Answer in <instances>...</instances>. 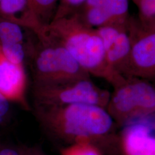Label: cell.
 <instances>
[{
    "label": "cell",
    "instance_id": "18",
    "mask_svg": "<svg viewBox=\"0 0 155 155\" xmlns=\"http://www.w3.org/2000/svg\"><path fill=\"white\" fill-rule=\"evenodd\" d=\"M0 155H22V148L11 145H0Z\"/></svg>",
    "mask_w": 155,
    "mask_h": 155
},
{
    "label": "cell",
    "instance_id": "3",
    "mask_svg": "<svg viewBox=\"0 0 155 155\" xmlns=\"http://www.w3.org/2000/svg\"><path fill=\"white\" fill-rule=\"evenodd\" d=\"M27 60L29 61L33 84H52L90 79L89 73L45 27L39 33L33 32L27 45Z\"/></svg>",
    "mask_w": 155,
    "mask_h": 155
},
{
    "label": "cell",
    "instance_id": "6",
    "mask_svg": "<svg viewBox=\"0 0 155 155\" xmlns=\"http://www.w3.org/2000/svg\"><path fill=\"white\" fill-rule=\"evenodd\" d=\"M127 31L130 54L127 77L152 82L155 79V28H146L138 18L129 17Z\"/></svg>",
    "mask_w": 155,
    "mask_h": 155
},
{
    "label": "cell",
    "instance_id": "17",
    "mask_svg": "<svg viewBox=\"0 0 155 155\" xmlns=\"http://www.w3.org/2000/svg\"><path fill=\"white\" fill-rule=\"evenodd\" d=\"M11 102L0 93V125H5L11 117Z\"/></svg>",
    "mask_w": 155,
    "mask_h": 155
},
{
    "label": "cell",
    "instance_id": "2",
    "mask_svg": "<svg viewBox=\"0 0 155 155\" xmlns=\"http://www.w3.org/2000/svg\"><path fill=\"white\" fill-rule=\"evenodd\" d=\"M44 27L90 75L105 79L113 87L124 81L125 77L109 63L103 42L96 29L83 24L74 14L52 21Z\"/></svg>",
    "mask_w": 155,
    "mask_h": 155
},
{
    "label": "cell",
    "instance_id": "4",
    "mask_svg": "<svg viewBox=\"0 0 155 155\" xmlns=\"http://www.w3.org/2000/svg\"><path fill=\"white\" fill-rule=\"evenodd\" d=\"M110 93L106 110L117 127L155 115V89L150 82L127 77Z\"/></svg>",
    "mask_w": 155,
    "mask_h": 155
},
{
    "label": "cell",
    "instance_id": "19",
    "mask_svg": "<svg viewBox=\"0 0 155 155\" xmlns=\"http://www.w3.org/2000/svg\"><path fill=\"white\" fill-rule=\"evenodd\" d=\"M22 155H46L39 147L22 148Z\"/></svg>",
    "mask_w": 155,
    "mask_h": 155
},
{
    "label": "cell",
    "instance_id": "15",
    "mask_svg": "<svg viewBox=\"0 0 155 155\" xmlns=\"http://www.w3.org/2000/svg\"><path fill=\"white\" fill-rule=\"evenodd\" d=\"M61 155H104L102 152L92 144L80 143L61 147Z\"/></svg>",
    "mask_w": 155,
    "mask_h": 155
},
{
    "label": "cell",
    "instance_id": "8",
    "mask_svg": "<svg viewBox=\"0 0 155 155\" xmlns=\"http://www.w3.org/2000/svg\"><path fill=\"white\" fill-rule=\"evenodd\" d=\"M155 116L130 122L118 134V155H155Z\"/></svg>",
    "mask_w": 155,
    "mask_h": 155
},
{
    "label": "cell",
    "instance_id": "16",
    "mask_svg": "<svg viewBox=\"0 0 155 155\" xmlns=\"http://www.w3.org/2000/svg\"><path fill=\"white\" fill-rule=\"evenodd\" d=\"M85 0H59L52 21L72 15Z\"/></svg>",
    "mask_w": 155,
    "mask_h": 155
},
{
    "label": "cell",
    "instance_id": "11",
    "mask_svg": "<svg viewBox=\"0 0 155 155\" xmlns=\"http://www.w3.org/2000/svg\"><path fill=\"white\" fill-rule=\"evenodd\" d=\"M32 31L17 24L0 19V49L10 61L24 64Z\"/></svg>",
    "mask_w": 155,
    "mask_h": 155
},
{
    "label": "cell",
    "instance_id": "13",
    "mask_svg": "<svg viewBox=\"0 0 155 155\" xmlns=\"http://www.w3.org/2000/svg\"><path fill=\"white\" fill-rule=\"evenodd\" d=\"M31 11L42 27L52 21L59 0H28Z\"/></svg>",
    "mask_w": 155,
    "mask_h": 155
},
{
    "label": "cell",
    "instance_id": "1",
    "mask_svg": "<svg viewBox=\"0 0 155 155\" xmlns=\"http://www.w3.org/2000/svg\"><path fill=\"white\" fill-rule=\"evenodd\" d=\"M33 111L45 132L63 147L86 143L96 147L104 155L119 154L116 125L105 109L79 104L34 105Z\"/></svg>",
    "mask_w": 155,
    "mask_h": 155
},
{
    "label": "cell",
    "instance_id": "5",
    "mask_svg": "<svg viewBox=\"0 0 155 155\" xmlns=\"http://www.w3.org/2000/svg\"><path fill=\"white\" fill-rule=\"evenodd\" d=\"M110 92L94 84L91 79L52 84H33L34 105L89 104L105 109Z\"/></svg>",
    "mask_w": 155,
    "mask_h": 155
},
{
    "label": "cell",
    "instance_id": "14",
    "mask_svg": "<svg viewBox=\"0 0 155 155\" xmlns=\"http://www.w3.org/2000/svg\"><path fill=\"white\" fill-rule=\"evenodd\" d=\"M139 11L138 20L146 28H155V0H132Z\"/></svg>",
    "mask_w": 155,
    "mask_h": 155
},
{
    "label": "cell",
    "instance_id": "9",
    "mask_svg": "<svg viewBox=\"0 0 155 155\" xmlns=\"http://www.w3.org/2000/svg\"><path fill=\"white\" fill-rule=\"evenodd\" d=\"M127 21L95 29L103 42L109 63L117 72L124 77L127 75L130 54Z\"/></svg>",
    "mask_w": 155,
    "mask_h": 155
},
{
    "label": "cell",
    "instance_id": "12",
    "mask_svg": "<svg viewBox=\"0 0 155 155\" xmlns=\"http://www.w3.org/2000/svg\"><path fill=\"white\" fill-rule=\"evenodd\" d=\"M0 19L16 23L34 32L42 27L31 11L28 0H0Z\"/></svg>",
    "mask_w": 155,
    "mask_h": 155
},
{
    "label": "cell",
    "instance_id": "7",
    "mask_svg": "<svg viewBox=\"0 0 155 155\" xmlns=\"http://www.w3.org/2000/svg\"><path fill=\"white\" fill-rule=\"evenodd\" d=\"M129 0H85L72 14L87 27L97 29L127 22Z\"/></svg>",
    "mask_w": 155,
    "mask_h": 155
},
{
    "label": "cell",
    "instance_id": "10",
    "mask_svg": "<svg viewBox=\"0 0 155 155\" xmlns=\"http://www.w3.org/2000/svg\"><path fill=\"white\" fill-rule=\"evenodd\" d=\"M27 77L24 64L9 61L0 49V93L11 103L31 110L27 99Z\"/></svg>",
    "mask_w": 155,
    "mask_h": 155
}]
</instances>
